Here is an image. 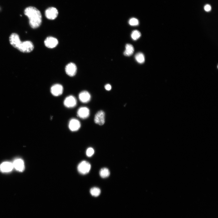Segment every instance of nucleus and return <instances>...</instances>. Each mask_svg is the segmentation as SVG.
Instances as JSON below:
<instances>
[{
	"mask_svg": "<svg viewBox=\"0 0 218 218\" xmlns=\"http://www.w3.org/2000/svg\"><path fill=\"white\" fill-rule=\"evenodd\" d=\"M10 43L14 48L23 53H28L32 52L34 48L33 43L31 41L22 42L19 35L12 33L9 36Z\"/></svg>",
	"mask_w": 218,
	"mask_h": 218,
	"instance_id": "1",
	"label": "nucleus"
},
{
	"mask_svg": "<svg viewBox=\"0 0 218 218\" xmlns=\"http://www.w3.org/2000/svg\"><path fill=\"white\" fill-rule=\"evenodd\" d=\"M24 14L28 18L29 24L32 28H36L40 26L42 16L38 9L33 6L28 7L25 9Z\"/></svg>",
	"mask_w": 218,
	"mask_h": 218,
	"instance_id": "2",
	"label": "nucleus"
},
{
	"mask_svg": "<svg viewBox=\"0 0 218 218\" xmlns=\"http://www.w3.org/2000/svg\"><path fill=\"white\" fill-rule=\"evenodd\" d=\"M91 168L90 164L86 161H83L79 164L78 166V172L82 175H85L90 172Z\"/></svg>",
	"mask_w": 218,
	"mask_h": 218,
	"instance_id": "3",
	"label": "nucleus"
},
{
	"mask_svg": "<svg viewBox=\"0 0 218 218\" xmlns=\"http://www.w3.org/2000/svg\"><path fill=\"white\" fill-rule=\"evenodd\" d=\"M65 106L68 108H72L77 105V101L76 98L73 95H69L67 97L64 101Z\"/></svg>",
	"mask_w": 218,
	"mask_h": 218,
	"instance_id": "4",
	"label": "nucleus"
},
{
	"mask_svg": "<svg viewBox=\"0 0 218 218\" xmlns=\"http://www.w3.org/2000/svg\"><path fill=\"white\" fill-rule=\"evenodd\" d=\"M81 126L80 122L76 118L71 119L68 123L69 129L72 132L78 131L81 128Z\"/></svg>",
	"mask_w": 218,
	"mask_h": 218,
	"instance_id": "5",
	"label": "nucleus"
},
{
	"mask_svg": "<svg viewBox=\"0 0 218 218\" xmlns=\"http://www.w3.org/2000/svg\"><path fill=\"white\" fill-rule=\"evenodd\" d=\"M51 91L52 94L54 96H58L63 93V88L61 84H55L51 87Z\"/></svg>",
	"mask_w": 218,
	"mask_h": 218,
	"instance_id": "6",
	"label": "nucleus"
},
{
	"mask_svg": "<svg viewBox=\"0 0 218 218\" xmlns=\"http://www.w3.org/2000/svg\"><path fill=\"white\" fill-rule=\"evenodd\" d=\"M46 17L48 19L53 20L57 17L58 12L57 9L54 7H52L47 9L45 13Z\"/></svg>",
	"mask_w": 218,
	"mask_h": 218,
	"instance_id": "7",
	"label": "nucleus"
},
{
	"mask_svg": "<svg viewBox=\"0 0 218 218\" xmlns=\"http://www.w3.org/2000/svg\"><path fill=\"white\" fill-rule=\"evenodd\" d=\"M95 123L99 125H103L105 122V113L102 110L99 111L95 114L94 118Z\"/></svg>",
	"mask_w": 218,
	"mask_h": 218,
	"instance_id": "8",
	"label": "nucleus"
},
{
	"mask_svg": "<svg viewBox=\"0 0 218 218\" xmlns=\"http://www.w3.org/2000/svg\"><path fill=\"white\" fill-rule=\"evenodd\" d=\"M78 117L83 119L88 118L90 115V110L87 107H82L78 109L77 112Z\"/></svg>",
	"mask_w": 218,
	"mask_h": 218,
	"instance_id": "9",
	"label": "nucleus"
},
{
	"mask_svg": "<svg viewBox=\"0 0 218 218\" xmlns=\"http://www.w3.org/2000/svg\"><path fill=\"white\" fill-rule=\"evenodd\" d=\"M77 71L76 65L73 63L68 64L66 66L65 71L66 74L69 76L73 77L75 76Z\"/></svg>",
	"mask_w": 218,
	"mask_h": 218,
	"instance_id": "10",
	"label": "nucleus"
},
{
	"mask_svg": "<svg viewBox=\"0 0 218 218\" xmlns=\"http://www.w3.org/2000/svg\"><path fill=\"white\" fill-rule=\"evenodd\" d=\"M58 41L57 39L52 37H49L46 38L44 41L45 46L49 48H53L57 45Z\"/></svg>",
	"mask_w": 218,
	"mask_h": 218,
	"instance_id": "11",
	"label": "nucleus"
},
{
	"mask_svg": "<svg viewBox=\"0 0 218 218\" xmlns=\"http://www.w3.org/2000/svg\"><path fill=\"white\" fill-rule=\"evenodd\" d=\"M78 98L79 100L82 103H87L90 100L91 96L88 91H83L79 94Z\"/></svg>",
	"mask_w": 218,
	"mask_h": 218,
	"instance_id": "12",
	"label": "nucleus"
},
{
	"mask_svg": "<svg viewBox=\"0 0 218 218\" xmlns=\"http://www.w3.org/2000/svg\"><path fill=\"white\" fill-rule=\"evenodd\" d=\"M13 168V163L9 162H4L0 165V171L2 172H11Z\"/></svg>",
	"mask_w": 218,
	"mask_h": 218,
	"instance_id": "13",
	"label": "nucleus"
},
{
	"mask_svg": "<svg viewBox=\"0 0 218 218\" xmlns=\"http://www.w3.org/2000/svg\"><path fill=\"white\" fill-rule=\"evenodd\" d=\"M14 167L17 171L23 172L25 170L24 162L21 159H17L15 160L13 163Z\"/></svg>",
	"mask_w": 218,
	"mask_h": 218,
	"instance_id": "14",
	"label": "nucleus"
},
{
	"mask_svg": "<svg viewBox=\"0 0 218 218\" xmlns=\"http://www.w3.org/2000/svg\"><path fill=\"white\" fill-rule=\"evenodd\" d=\"M134 49L133 46L130 44H127L125 46V50L124 53V55L127 56H132L133 53Z\"/></svg>",
	"mask_w": 218,
	"mask_h": 218,
	"instance_id": "15",
	"label": "nucleus"
},
{
	"mask_svg": "<svg viewBox=\"0 0 218 218\" xmlns=\"http://www.w3.org/2000/svg\"><path fill=\"white\" fill-rule=\"evenodd\" d=\"M135 58L137 62L140 64H142L145 61L144 55L141 52L137 53L135 56Z\"/></svg>",
	"mask_w": 218,
	"mask_h": 218,
	"instance_id": "16",
	"label": "nucleus"
},
{
	"mask_svg": "<svg viewBox=\"0 0 218 218\" xmlns=\"http://www.w3.org/2000/svg\"><path fill=\"white\" fill-rule=\"evenodd\" d=\"M100 174L102 178H105L110 176V172L108 168H103L100 170Z\"/></svg>",
	"mask_w": 218,
	"mask_h": 218,
	"instance_id": "17",
	"label": "nucleus"
},
{
	"mask_svg": "<svg viewBox=\"0 0 218 218\" xmlns=\"http://www.w3.org/2000/svg\"><path fill=\"white\" fill-rule=\"evenodd\" d=\"M91 194L94 197H98L100 195L101 193V190L99 188L97 187L92 188L90 190Z\"/></svg>",
	"mask_w": 218,
	"mask_h": 218,
	"instance_id": "18",
	"label": "nucleus"
},
{
	"mask_svg": "<svg viewBox=\"0 0 218 218\" xmlns=\"http://www.w3.org/2000/svg\"><path fill=\"white\" fill-rule=\"evenodd\" d=\"M141 36V33L137 30L133 31L131 35V37L134 41L137 40Z\"/></svg>",
	"mask_w": 218,
	"mask_h": 218,
	"instance_id": "19",
	"label": "nucleus"
},
{
	"mask_svg": "<svg viewBox=\"0 0 218 218\" xmlns=\"http://www.w3.org/2000/svg\"><path fill=\"white\" fill-rule=\"evenodd\" d=\"M129 24L132 26H137L139 24V21L137 19L135 18H132L130 20Z\"/></svg>",
	"mask_w": 218,
	"mask_h": 218,
	"instance_id": "20",
	"label": "nucleus"
},
{
	"mask_svg": "<svg viewBox=\"0 0 218 218\" xmlns=\"http://www.w3.org/2000/svg\"><path fill=\"white\" fill-rule=\"evenodd\" d=\"M94 150L92 147L88 148L86 152V155L88 157H91L94 154Z\"/></svg>",
	"mask_w": 218,
	"mask_h": 218,
	"instance_id": "21",
	"label": "nucleus"
},
{
	"mask_svg": "<svg viewBox=\"0 0 218 218\" xmlns=\"http://www.w3.org/2000/svg\"><path fill=\"white\" fill-rule=\"evenodd\" d=\"M205 11L207 12H209L211 11V7L209 5H206L204 7Z\"/></svg>",
	"mask_w": 218,
	"mask_h": 218,
	"instance_id": "22",
	"label": "nucleus"
},
{
	"mask_svg": "<svg viewBox=\"0 0 218 218\" xmlns=\"http://www.w3.org/2000/svg\"><path fill=\"white\" fill-rule=\"evenodd\" d=\"M106 90L108 91H110L112 88L111 86L109 84H106L105 86Z\"/></svg>",
	"mask_w": 218,
	"mask_h": 218,
	"instance_id": "23",
	"label": "nucleus"
}]
</instances>
